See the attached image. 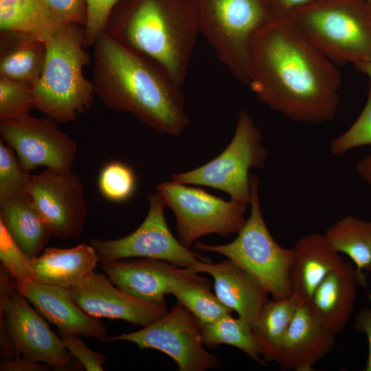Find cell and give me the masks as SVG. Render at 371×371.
Wrapping results in <instances>:
<instances>
[{
  "label": "cell",
  "mask_w": 371,
  "mask_h": 371,
  "mask_svg": "<svg viewBox=\"0 0 371 371\" xmlns=\"http://www.w3.org/2000/svg\"><path fill=\"white\" fill-rule=\"evenodd\" d=\"M341 74L289 16H281L256 36L248 86L257 99L291 120L319 124L334 119Z\"/></svg>",
  "instance_id": "cell-1"
},
{
  "label": "cell",
  "mask_w": 371,
  "mask_h": 371,
  "mask_svg": "<svg viewBox=\"0 0 371 371\" xmlns=\"http://www.w3.org/2000/svg\"><path fill=\"white\" fill-rule=\"evenodd\" d=\"M93 47L92 82L108 109L132 114L159 134L179 136L185 131L190 121L183 95L161 67L105 32Z\"/></svg>",
  "instance_id": "cell-2"
},
{
  "label": "cell",
  "mask_w": 371,
  "mask_h": 371,
  "mask_svg": "<svg viewBox=\"0 0 371 371\" xmlns=\"http://www.w3.org/2000/svg\"><path fill=\"white\" fill-rule=\"evenodd\" d=\"M104 32L161 67L181 87L197 35L192 0H121Z\"/></svg>",
  "instance_id": "cell-3"
},
{
  "label": "cell",
  "mask_w": 371,
  "mask_h": 371,
  "mask_svg": "<svg viewBox=\"0 0 371 371\" xmlns=\"http://www.w3.org/2000/svg\"><path fill=\"white\" fill-rule=\"evenodd\" d=\"M80 26L66 25L45 42L44 65L34 85V109L58 123L73 122L85 113L95 94L92 81L83 74L90 57Z\"/></svg>",
  "instance_id": "cell-4"
},
{
  "label": "cell",
  "mask_w": 371,
  "mask_h": 371,
  "mask_svg": "<svg viewBox=\"0 0 371 371\" xmlns=\"http://www.w3.org/2000/svg\"><path fill=\"white\" fill-rule=\"evenodd\" d=\"M289 18L335 65L371 62V3L327 0L295 9Z\"/></svg>",
  "instance_id": "cell-5"
},
{
  "label": "cell",
  "mask_w": 371,
  "mask_h": 371,
  "mask_svg": "<svg viewBox=\"0 0 371 371\" xmlns=\"http://www.w3.org/2000/svg\"><path fill=\"white\" fill-rule=\"evenodd\" d=\"M192 1L199 33L232 74L248 85L253 41L262 29L281 16L274 4L271 0Z\"/></svg>",
  "instance_id": "cell-6"
},
{
  "label": "cell",
  "mask_w": 371,
  "mask_h": 371,
  "mask_svg": "<svg viewBox=\"0 0 371 371\" xmlns=\"http://www.w3.org/2000/svg\"><path fill=\"white\" fill-rule=\"evenodd\" d=\"M249 217L238 236L225 245H212L196 242L200 251L221 254L254 276L275 300L290 297V269L294 260L293 248L280 246L272 237L265 223L260 205L257 175L250 174Z\"/></svg>",
  "instance_id": "cell-7"
},
{
  "label": "cell",
  "mask_w": 371,
  "mask_h": 371,
  "mask_svg": "<svg viewBox=\"0 0 371 371\" xmlns=\"http://www.w3.org/2000/svg\"><path fill=\"white\" fill-rule=\"evenodd\" d=\"M262 141L260 129L243 110L239 113L232 139L218 156L194 170L172 175V180L218 189L228 194L232 200L248 205L249 170L262 169L267 158Z\"/></svg>",
  "instance_id": "cell-8"
},
{
  "label": "cell",
  "mask_w": 371,
  "mask_h": 371,
  "mask_svg": "<svg viewBox=\"0 0 371 371\" xmlns=\"http://www.w3.org/2000/svg\"><path fill=\"white\" fill-rule=\"evenodd\" d=\"M157 190L166 206L172 210L179 240L187 248L205 235L228 237L238 234L246 222L247 205L236 201H227L173 181L159 183Z\"/></svg>",
  "instance_id": "cell-9"
},
{
  "label": "cell",
  "mask_w": 371,
  "mask_h": 371,
  "mask_svg": "<svg viewBox=\"0 0 371 371\" xmlns=\"http://www.w3.org/2000/svg\"><path fill=\"white\" fill-rule=\"evenodd\" d=\"M102 341H126L137 344L141 349L157 350L169 356L179 371H205L221 365L217 357L204 347L200 322L179 302L152 324Z\"/></svg>",
  "instance_id": "cell-10"
},
{
  "label": "cell",
  "mask_w": 371,
  "mask_h": 371,
  "mask_svg": "<svg viewBox=\"0 0 371 371\" xmlns=\"http://www.w3.org/2000/svg\"><path fill=\"white\" fill-rule=\"evenodd\" d=\"M149 210L140 226L128 236L116 240L93 239L99 262L128 258L165 260L192 268L210 260L185 247L171 233L164 216L165 203L157 193L148 194Z\"/></svg>",
  "instance_id": "cell-11"
},
{
  "label": "cell",
  "mask_w": 371,
  "mask_h": 371,
  "mask_svg": "<svg viewBox=\"0 0 371 371\" xmlns=\"http://www.w3.org/2000/svg\"><path fill=\"white\" fill-rule=\"evenodd\" d=\"M0 306L14 358L21 355L46 363L53 369L66 368L73 357L60 337L16 289L6 269L0 265Z\"/></svg>",
  "instance_id": "cell-12"
},
{
  "label": "cell",
  "mask_w": 371,
  "mask_h": 371,
  "mask_svg": "<svg viewBox=\"0 0 371 371\" xmlns=\"http://www.w3.org/2000/svg\"><path fill=\"white\" fill-rule=\"evenodd\" d=\"M58 124L48 116L28 115L16 120H0V133L25 171L29 172L40 166L71 171L78 147L60 130Z\"/></svg>",
  "instance_id": "cell-13"
},
{
  "label": "cell",
  "mask_w": 371,
  "mask_h": 371,
  "mask_svg": "<svg viewBox=\"0 0 371 371\" xmlns=\"http://www.w3.org/2000/svg\"><path fill=\"white\" fill-rule=\"evenodd\" d=\"M28 194L53 236L62 241L81 236L87 207L78 175L46 168L31 175Z\"/></svg>",
  "instance_id": "cell-14"
},
{
  "label": "cell",
  "mask_w": 371,
  "mask_h": 371,
  "mask_svg": "<svg viewBox=\"0 0 371 371\" xmlns=\"http://www.w3.org/2000/svg\"><path fill=\"white\" fill-rule=\"evenodd\" d=\"M74 302L89 315L121 319L146 327L168 313L166 304L139 300L94 270L69 288Z\"/></svg>",
  "instance_id": "cell-15"
},
{
  "label": "cell",
  "mask_w": 371,
  "mask_h": 371,
  "mask_svg": "<svg viewBox=\"0 0 371 371\" xmlns=\"http://www.w3.org/2000/svg\"><path fill=\"white\" fill-rule=\"evenodd\" d=\"M14 286L35 309L59 330L101 341L107 337L103 322L85 312L74 302L69 289L34 280Z\"/></svg>",
  "instance_id": "cell-16"
},
{
  "label": "cell",
  "mask_w": 371,
  "mask_h": 371,
  "mask_svg": "<svg viewBox=\"0 0 371 371\" xmlns=\"http://www.w3.org/2000/svg\"><path fill=\"white\" fill-rule=\"evenodd\" d=\"M191 269L212 276L219 300L253 328L269 300V293L254 276L228 258L216 264L201 262Z\"/></svg>",
  "instance_id": "cell-17"
},
{
  "label": "cell",
  "mask_w": 371,
  "mask_h": 371,
  "mask_svg": "<svg viewBox=\"0 0 371 371\" xmlns=\"http://www.w3.org/2000/svg\"><path fill=\"white\" fill-rule=\"evenodd\" d=\"M336 334L320 324L306 304L297 309L282 342L276 362L282 370L312 371L333 348Z\"/></svg>",
  "instance_id": "cell-18"
},
{
  "label": "cell",
  "mask_w": 371,
  "mask_h": 371,
  "mask_svg": "<svg viewBox=\"0 0 371 371\" xmlns=\"http://www.w3.org/2000/svg\"><path fill=\"white\" fill-rule=\"evenodd\" d=\"M110 280L120 289L147 302L166 304L171 280L183 267L165 260L141 258L101 262Z\"/></svg>",
  "instance_id": "cell-19"
},
{
  "label": "cell",
  "mask_w": 371,
  "mask_h": 371,
  "mask_svg": "<svg viewBox=\"0 0 371 371\" xmlns=\"http://www.w3.org/2000/svg\"><path fill=\"white\" fill-rule=\"evenodd\" d=\"M354 265L345 260L317 287L307 306L314 317L335 334L341 332L353 312L358 285L366 286Z\"/></svg>",
  "instance_id": "cell-20"
},
{
  "label": "cell",
  "mask_w": 371,
  "mask_h": 371,
  "mask_svg": "<svg viewBox=\"0 0 371 371\" xmlns=\"http://www.w3.org/2000/svg\"><path fill=\"white\" fill-rule=\"evenodd\" d=\"M293 249L294 260L289 273L292 295L300 304L307 305L324 278L345 260L319 234L302 236Z\"/></svg>",
  "instance_id": "cell-21"
},
{
  "label": "cell",
  "mask_w": 371,
  "mask_h": 371,
  "mask_svg": "<svg viewBox=\"0 0 371 371\" xmlns=\"http://www.w3.org/2000/svg\"><path fill=\"white\" fill-rule=\"evenodd\" d=\"M98 256L90 245H79L69 249L46 248L32 259V280L69 289L88 273L94 270Z\"/></svg>",
  "instance_id": "cell-22"
},
{
  "label": "cell",
  "mask_w": 371,
  "mask_h": 371,
  "mask_svg": "<svg viewBox=\"0 0 371 371\" xmlns=\"http://www.w3.org/2000/svg\"><path fill=\"white\" fill-rule=\"evenodd\" d=\"M0 221L31 259L40 256L52 236L29 194L0 198Z\"/></svg>",
  "instance_id": "cell-23"
},
{
  "label": "cell",
  "mask_w": 371,
  "mask_h": 371,
  "mask_svg": "<svg viewBox=\"0 0 371 371\" xmlns=\"http://www.w3.org/2000/svg\"><path fill=\"white\" fill-rule=\"evenodd\" d=\"M46 56L45 43L30 36L1 31L0 78L34 85Z\"/></svg>",
  "instance_id": "cell-24"
},
{
  "label": "cell",
  "mask_w": 371,
  "mask_h": 371,
  "mask_svg": "<svg viewBox=\"0 0 371 371\" xmlns=\"http://www.w3.org/2000/svg\"><path fill=\"white\" fill-rule=\"evenodd\" d=\"M66 25L42 0H0L1 31L21 33L45 43Z\"/></svg>",
  "instance_id": "cell-25"
},
{
  "label": "cell",
  "mask_w": 371,
  "mask_h": 371,
  "mask_svg": "<svg viewBox=\"0 0 371 371\" xmlns=\"http://www.w3.org/2000/svg\"><path fill=\"white\" fill-rule=\"evenodd\" d=\"M190 267L183 271L170 282L169 294L190 310L200 324L214 322L232 314V310L225 306L212 291L210 280L199 276Z\"/></svg>",
  "instance_id": "cell-26"
},
{
  "label": "cell",
  "mask_w": 371,
  "mask_h": 371,
  "mask_svg": "<svg viewBox=\"0 0 371 371\" xmlns=\"http://www.w3.org/2000/svg\"><path fill=\"white\" fill-rule=\"evenodd\" d=\"M294 295L280 300H268L253 332L263 359L276 361L284 337L298 307Z\"/></svg>",
  "instance_id": "cell-27"
},
{
  "label": "cell",
  "mask_w": 371,
  "mask_h": 371,
  "mask_svg": "<svg viewBox=\"0 0 371 371\" xmlns=\"http://www.w3.org/2000/svg\"><path fill=\"white\" fill-rule=\"evenodd\" d=\"M324 235L337 252L352 260L361 276L365 277L363 271L371 272V221L347 215Z\"/></svg>",
  "instance_id": "cell-28"
},
{
  "label": "cell",
  "mask_w": 371,
  "mask_h": 371,
  "mask_svg": "<svg viewBox=\"0 0 371 371\" xmlns=\"http://www.w3.org/2000/svg\"><path fill=\"white\" fill-rule=\"evenodd\" d=\"M201 324V335L203 345L216 348L220 344L236 347L258 363L268 366L261 358V352L256 343L252 326L245 319L233 317L231 314Z\"/></svg>",
  "instance_id": "cell-29"
},
{
  "label": "cell",
  "mask_w": 371,
  "mask_h": 371,
  "mask_svg": "<svg viewBox=\"0 0 371 371\" xmlns=\"http://www.w3.org/2000/svg\"><path fill=\"white\" fill-rule=\"evenodd\" d=\"M34 109V86L0 78V120L30 115Z\"/></svg>",
  "instance_id": "cell-30"
},
{
  "label": "cell",
  "mask_w": 371,
  "mask_h": 371,
  "mask_svg": "<svg viewBox=\"0 0 371 371\" xmlns=\"http://www.w3.org/2000/svg\"><path fill=\"white\" fill-rule=\"evenodd\" d=\"M0 141V198L29 194L31 175L21 166L13 149Z\"/></svg>",
  "instance_id": "cell-31"
},
{
  "label": "cell",
  "mask_w": 371,
  "mask_h": 371,
  "mask_svg": "<svg viewBox=\"0 0 371 371\" xmlns=\"http://www.w3.org/2000/svg\"><path fill=\"white\" fill-rule=\"evenodd\" d=\"M135 182L134 172L129 166L120 161H113L101 170L98 187L108 199L123 201L133 195Z\"/></svg>",
  "instance_id": "cell-32"
},
{
  "label": "cell",
  "mask_w": 371,
  "mask_h": 371,
  "mask_svg": "<svg viewBox=\"0 0 371 371\" xmlns=\"http://www.w3.org/2000/svg\"><path fill=\"white\" fill-rule=\"evenodd\" d=\"M365 146H371V82L360 115L344 133L331 140L330 150L334 156L341 157L352 149Z\"/></svg>",
  "instance_id": "cell-33"
},
{
  "label": "cell",
  "mask_w": 371,
  "mask_h": 371,
  "mask_svg": "<svg viewBox=\"0 0 371 371\" xmlns=\"http://www.w3.org/2000/svg\"><path fill=\"white\" fill-rule=\"evenodd\" d=\"M0 260L16 286L32 280V259L19 247L1 221Z\"/></svg>",
  "instance_id": "cell-34"
},
{
  "label": "cell",
  "mask_w": 371,
  "mask_h": 371,
  "mask_svg": "<svg viewBox=\"0 0 371 371\" xmlns=\"http://www.w3.org/2000/svg\"><path fill=\"white\" fill-rule=\"evenodd\" d=\"M121 0H85L87 20L84 28V46H93L98 37L104 32L109 19Z\"/></svg>",
  "instance_id": "cell-35"
},
{
  "label": "cell",
  "mask_w": 371,
  "mask_h": 371,
  "mask_svg": "<svg viewBox=\"0 0 371 371\" xmlns=\"http://www.w3.org/2000/svg\"><path fill=\"white\" fill-rule=\"evenodd\" d=\"M58 335L60 337L64 346L72 357L87 371L103 370V365L106 362V357L89 349L78 335L74 333L58 330Z\"/></svg>",
  "instance_id": "cell-36"
},
{
  "label": "cell",
  "mask_w": 371,
  "mask_h": 371,
  "mask_svg": "<svg viewBox=\"0 0 371 371\" xmlns=\"http://www.w3.org/2000/svg\"><path fill=\"white\" fill-rule=\"evenodd\" d=\"M53 14L65 24L85 27L87 9L85 0H42Z\"/></svg>",
  "instance_id": "cell-37"
},
{
  "label": "cell",
  "mask_w": 371,
  "mask_h": 371,
  "mask_svg": "<svg viewBox=\"0 0 371 371\" xmlns=\"http://www.w3.org/2000/svg\"><path fill=\"white\" fill-rule=\"evenodd\" d=\"M52 368L46 363L34 361L26 357L2 359L0 363L1 371H45L50 370Z\"/></svg>",
  "instance_id": "cell-38"
},
{
  "label": "cell",
  "mask_w": 371,
  "mask_h": 371,
  "mask_svg": "<svg viewBox=\"0 0 371 371\" xmlns=\"http://www.w3.org/2000/svg\"><path fill=\"white\" fill-rule=\"evenodd\" d=\"M354 328L364 333L367 337L369 352L364 370L371 371V308L365 307L355 315Z\"/></svg>",
  "instance_id": "cell-39"
},
{
  "label": "cell",
  "mask_w": 371,
  "mask_h": 371,
  "mask_svg": "<svg viewBox=\"0 0 371 371\" xmlns=\"http://www.w3.org/2000/svg\"><path fill=\"white\" fill-rule=\"evenodd\" d=\"M357 171L360 177L371 189V153L358 161L357 163Z\"/></svg>",
  "instance_id": "cell-40"
},
{
  "label": "cell",
  "mask_w": 371,
  "mask_h": 371,
  "mask_svg": "<svg viewBox=\"0 0 371 371\" xmlns=\"http://www.w3.org/2000/svg\"><path fill=\"white\" fill-rule=\"evenodd\" d=\"M315 0H271L276 8H278L282 12L291 11L299 8L308 5Z\"/></svg>",
  "instance_id": "cell-41"
},
{
  "label": "cell",
  "mask_w": 371,
  "mask_h": 371,
  "mask_svg": "<svg viewBox=\"0 0 371 371\" xmlns=\"http://www.w3.org/2000/svg\"><path fill=\"white\" fill-rule=\"evenodd\" d=\"M355 67L366 74L370 80V82H371V62L357 65Z\"/></svg>",
  "instance_id": "cell-42"
},
{
  "label": "cell",
  "mask_w": 371,
  "mask_h": 371,
  "mask_svg": "<svg viewBox=\"0 0 371 371\" xmlns=\"http://www.w3.org/2000/svg\"><path fill=\"white\" fill-rule=\"evenodd\" d=\"M367 1H368L369 2H370V3H371V0H367Z\"/></svg>",
  "instance_id": "cell-43"
}]
</instances>
